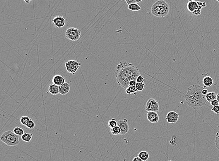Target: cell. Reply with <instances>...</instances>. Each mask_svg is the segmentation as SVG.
Instances as JSON below:
<instances>
[{
  "instance_id": "cell-9",
  "label": "cell",
  "mask_w": 219,
  "mask_h": 161,
  "mask_svg": "<svg viewBox=\"0 0 219 161\" xmlns=\"http://www.w3.org/2000/svg\"><path fill=\"white\" fill-rule=\"evenodd\" d=\"M128 122L127 119H124V120H119L117 121V126L121 129V135H125L129 131V127Z\"/></svg>"
},
{
  "instance_id": "cell-27",
  "label": "cell",
  "mask_w": 219,
  "mask_h": 161,
  "mask_svg": "<svg viewBox=\"0 0 219 161\" xmlns=\"http://www.w3.org/2000/svg\"><path fill=\"white\" fill-rule=\"evenodd\" d=\"M26 126L27 128H28V129H34L35 126V122H34L33 120L30 119V120L29 121L28 123H27V124H26Z\"/></svg>"
},
{
  "instance_id": "cell-16",
  "label": "cell",
  "mask_w": 219,
  "mask_h": 161,
  "mask_svg": "<svg viewBox=\"0 0 219 161\" xmlns=\"http://www.w3.org/2000/svg\"><path fill=\"white\" fill-rule=\"evenodd\" d=\"M49 92L53 95H57L59 94V86L54 84H51L49 87Z\"/></svg>"
},
{
  "instance_id": "cell-26",
  "label": "cell",
  "mask_w": 219,
  "mask_h": 161,
  "mask_svg": "<svg viewBox=\"0 0 219 161\" xmlns=\"http://www.w3.org/2000/svg\"><path fill=\"white\" fill-rule=\"evenodd\" d=\"M136 87L138 91H143L145 87V84L144 83H136Z\"/></svg>"
},
{
  "instance_id": "cell-29",
  "label": "cell",
  "mask_w": 219,
  "mask_h": 161,
  "mask_svg": "<svg viewBox=\"0 0 219 161\" xmlns=\"http://www.w3.org/2000/svg\"><path fill=\"white\" fill-rule=\"evenodd\" d=\"M176 136H175V135L172 136V137L171 141H170V143L171 145H172V146H176V145H177V144L176 143Z\"/></svg>"
},
{
  "instance_id": "cell-19",
  "label": "cell",
  "mask_w": 219,
  "mask_h": 161,
  "mask_svg": "<svg viewBox=\"0 0 219 161\" xmlns=\"http://www.w3.org/2000/svg\"><path fill=\"white\" fill-rule=\"evenodd\" d=\"M32 134L27 133H25L23 135L21 136L22 140L25 141L27 143H30L31 141V140L32 138Z\"/></svg>"
},
{
  "instance_id": "cell-11",
  "label": "cell",
  "mask_w": 219,
  "mask_h": 161,
  "mask_svg": "<svg viewBox=\"0 0 219 161\" xmlns=\"http://www.w3.org/2000/svg\"><path fill=\"white\" fill-rule=\"evenodd\" d=\"M179 114L172 111L167 113L165 119L168 123H175L179 120Z\"/></svg>"
},
{
  "instance_id": "cell-10",
  "label": "cell",
  "mask_w": 219,
  "mask_h": 161,
  "mask_svg": "<svg viewBox=\"0 0 219 161\" xmlns=\"http://www.w3.org/2000/svg\"><path fill=\"white\" fill-rule=\"evenodd\" d=\"M52 23L56 28H61L66 25V20L63 16H57L52 19Z\"/></svg>"
},
{
  "instance_id": "cell-2",
  "label": "cell",
  "mask_w": 219,
  "mask_h": 161,
  "mask_svg": "<svg viewBox=\"0 0 219 161\" xmlns=\"http://www.w3.org/2000/svg\"><path fill=\"white\" fill-rule=\"evenodd\" d=\"M205 87L198 84L191 85L188 88L187 92L184 97L189 107L196 109L205 105L207 100L206 96L202 93Z\"/></svg>"
},
{
  "instance_id": "cell-17",
  "label": "cell",
  "mask_w": 219,
  "mask_h": 161,
  "mask_svg": "<svg viewBox=\"0 0 219 161\" xmlns=\"http://www.w3.org/2000/svg\"><path fill=\"white\" fill-rule=\"evenodd\" d=\"M216 95L217 94H216L215 92H209L206 96V100L208 102H212L214 100L216 99Z\"/></svg>"
},
{
  "instance_id": "cell-20",
  "label": "cell",
  "mask_w": 219,
  "mask_h": 161,
  "mask_svg": "<svg viewBox=\"0 0 219 161\" xmlns=\"http://www.w3.org/2000/svg\"><path fill=\"white\" fill-rule=\"evenodd\" d=\"M138 156L143 161H146L149 159V154L146 151H142L138 154Z\"/></svg>"
},
{
  "instance_id": "cell-21",
  "label": "cell",
  "mask_w": 219,
  "mask_h": 161,
  "mask_svg": "<svg viewBox=\"0 0 219 161\" xmlns=\"http://www.w3.org/2000/svg\"><path fill=\"white\" fill-rule=\"evenodd\" d=\"M13 132L19 136H22L23 135L24 133V130L22 128L19 127H16V128H14L13 130Z\"/></svg>"
},
{
  "instance_id": "cell-22",
  "label": "cell",
  "mask_w": 219,
  "mask_h": 161,
  "mask_svg": "<svg viewBox=\"0 0 219 161\" xmlns=\"http://www.w3.org/2000/svg\"><path fill=\"white\" fill-rule=\"evenodd\" d=\"M137 91H138V90H137L136 86H129V87L127 88L126 90V93L128 94L135 93L137 92Z\"/></svg>"
},
{
  "instance_id": "cell-13",
  "label": "cell",
  "mask_w": 219,
  "mask_h": 161,
  "mask_svg": "<svg viewBox=\"0 0 219 161\" xmlns=\"http://www.w3.org/2000/svg\"><path fill=\"white\" fill-rule=\"evenodd\" d=\"M59 94L63 96H65L69 93L70 90L71 86L68 83H65L62 85L59 86Z\"/></svg>"
},
{
  "instance_id": "cell-40",
  "label": "cell",
  "mask_w": 219,
  "mask_h": 161,
  "mask_svg": "<svg viewBox=\"0 0 219 161\" xmlns=\"http://www.w3.org/2000/svg\"><path fill=\"white\" fill-rule=\"evenodd\" d=\"M120 1H125L126 0H120Z\"/></svg>"
},
{
  "instance_id": "cell-36",
  "label": "cell",
  "mask_w": 219,
  "mask_h": 161,
  "mask_svg": "<svg viewBox=\"0 0 219 161\" xmlns=\"http://www.w3.org/2000/svg\"><path fill=\"white\" fill-rule=\"evenodd\" d=\"M202 93L203 94H204L205 96H206L207 94L208 93V90L206 89H203V90H202Z\"/></svg>"
},
{
  "instance_id": "cell-34",
  "label": "cell",
  "mask_w": 219,
  "mask_h": 161,
  "mask_svg": "<svg viewBox=\"0 0 219 161\" xmlns=\"http://www.w3.org/2000/svg\"><path fill=\"white\" fill-rule=\"evenodd\" d=\"M125 1H126V3H127L128 5L130 4L136 3V1L135 0H126Z\"/></svg>"
},
{
  "instance_id": "cell-37",
  "label": "cell",
  "mask_w": 219,
  "mask_h": 161,
  "mask_svg": "<svg viewBox=\"0 0 219 161\" xmlns=\"http://www.w3.org/2000/svg\"><path fill=\"white\" fill-rule=\"evenodd\" d=\"M26 3V4H30V2H31V1H32V0H23Z\"/></svg>"
},
{
  "instance_id": "cell-6",
  "label": "cell",
  "mask_w": 219,
  "mask_h": 161,
  "mask_svg": "<svg viewBox=\"0 0 219 161\" xmlns=\"http://www.w3.org/2000/svg\"><path fill=\"white\" fill-rule=\"evenodd\" d=\"M81 36V30L77 28H69L66 30V37L70 40L72 41H78L80 39Z\"/></svg>"
},
{
  "instance_id": "cell-4",
  "label": "cell",
  "mask_w": 219,
  "mask_h": 161,
  "mask_svg": "<svg viewBox=\"0 0 219 161\" xmlns=\"http://www.w3.org/2000/svg\"><path fill=\"white\" fill-rule=\"evenodd\" d=\"M1 140L7 146H15L20 143L19 136L11 131H5L2 134Z\"/></svg>"
},
{
  "instance_id": "cell-14",
  "label": "cell",
  "mask_w": 219,
  "mask_h": 161,
  "mask_svg": "<svg viewBox=\"0 0 219 161\" xmlns=\"http://www.w3.org/2000/svg\"><path fill=\"white\" fill-rule=\"evenodd\" d=\"M52 83L53 84L58 85L59 86L62 85L66 83L65 77L60 75H56L53 76L52 78Z\"/></svg>"
},
{
  "instance_id": "cell-5",
  "label": "cell",
  "mask_w": 219,
  "mask_h": 161,
  "mask_svg": "<svg viewBox=\"0 0 219 161\" xmlns=\"http://www.w3.org/2000/svg\"><path fill=\"white\" fill-rule=\"evenodd\" d=\"M205 2L196 1L195 0H189L187 4V9L194 15H199L201 14L202 8L206 7Z\"/></svg>"
},
{
  "instance_id": "cell-23",
  "label": "cell",
  "mask_w": 219,
  "mask_h": 161,
  "mask_svg": "<svg viewBox=\"0 0 219 161\" xmlns=\"http://www.w3.org/2000/svg\"><path fill=\"white\" fill-rule=\"evenodd\" d=\"M111 132L113 135H117L121 134V129L118 126L111 129Z\"/></svg>"
},
{
  "instance_id": "cell-39",
  "label": "cell",
  "mask_w": 219,
  "mask_h": 161,
  "mask_svg": "<svg viewBox=\"0 0 219 161\" xmlns=\"http://www.w3.org/2000/svg\"><path fill=\"white\" fill-rule=\"evenodd\" d=\"M216 99L218 100V102H219V93H218V94H217V95H216Z\"/></svg>"
},
{
  "instance_id": "cell-7",
  "label": "cell",
  "mask_w": 219,
  "mask_h": 161,
  "mask_svg": "<svg viewBox=\"0 0 219 161\" xmlns=\"http://www.w3.org/2000/svg\"><path fill=\"white\" fill-rule=\"evenodd\" d=\"M81 62L75 60H69L65 63V66L67 71L71 74L74 75L81 66Z\"/></svg>"
},
{
  "instance_id": "cell-41",
  "label": "cell",
  "mask_w": 219,
  "mask_h": 161,
  "mask_svg": "<svg viewBox=\"0 0 219 161\" xmlns=\"http://www.w3.org/2000/svg\"><path fill=\"white\" fill-rule=\"evenodd\" d=\"M216 1H217L218 2H219V0H216Z\"/></svg>"
},
{
  "instance_id": "cell-3",
  "label": "cell",
  "mask_w": 219,
  "mask_h": 161,
  "mask_svg": "<svg viewBox=\"0 0 219 161\" xmlns=\"http://www.w3.org/2000/svg\"><path fill=\"white\" fill-rule=\"evenodd\" d=\"M169 11V5L164 0H158L155 2L151 8L152 15L158 18L166 16L168 15Z\"/></svg>"
},
{
  "instance_id": "cell-42",
  "label": "cell",
  "mask_w": 219,
  "mask_h": 161,
  "mask_svg": "<svg viewBox=\"0 0 219 161\" xmlns=\"http://www.w3.org/2000/svg\"></svg>"
},
{
  "instance_id": "cell-15",
  "label": "cell",
  "mask_w": 219,
  "mask_h": 161,
  "mask_svg": "<svg viewBox=\"0 0 219 161\" xmlns=\"http://www.w3.org/2000/svg\"><path fill=\"white\" fill-rule=\"evenodd\" d=\"M206 75H202L204 76V77L203 79V80H202V83L203 84H204V87H210L213 84V78L210 76H207L206 75Z\"/></svg>"
},
{
  "instance_id": "cell-8",
  "label": "cell",
  "mask_w": 219,
  "mask_h": 161,
  "mask_svg": "<svg viewBox=\"0 0 219 161\" xmlns=\"http://www.w3.org/2000/svg\"><path fill=\"white\" fill-rule=\"evenodd\" d=\"M146 109L147 112H158L159 111L158 102L154 98H150L146 104Z\"/></svg>"
},
{
  "instance_id": "cell-24",
  "label": "cell",
  "mask_w": 219,
  "mask_h": 161,
  "mask_svg": "<svg viewBox=\"0 0 219 161\" xmlns=\"http://www.w3.org/2000/svg\"><path fill=\"white\" fill-rule=\"evenodd\" d=\"M30 120V118L28 116H22L20 118V122L23 125L26 126L29 121Z\"/></svg>"
},
{
  "instance_id": "cell-38",
  "label": "cell",
  "mask_w": 219,
  "mask_h": 161,
  "mask_svg": "<svg viewBox=\"0 0 219 161\" xmlns=\"http://www.w3.org/2000/svg\"><path fill=\"white\" fill-rule=\"evenodd\" d=\"M136 1V3L137 4V3H139V2H141L143 0H135Z\"/></svg>"
},
{
  "instance_id": "cell-35",
  "label": "cell",
  "mask_w": 219,
  "mask_h": 161,
  "mask_svg": "<svg viewBox=\"0 0 219 161\" xmlns=\"http://www.w3.org/2000/svg\"><path fill=\"white\" fill-rule=\"evenodd\" d=\"M132 161H143L139 157H135L134 159H133Z\"/></svg>"
},
{
  "instance_id": "cell-33",
  "label": "cell",
  "mask_w": 219,
  "mask_h": 161,
  "mask_svg": "<svg viewBox=\"0 0 219 161\" xmlns=\"http://www.w3.org/2000/svg\"><path fill=\"white\" fill-rule=\"evenodd\" d=\"M136 84V80H131L129 82V86H135Z\"/></svg>"
},
{
  "instance_id": "cell-30",
  "label": "cell",
  "mask_w": 219,
  "mask_h": 161,
  "mask_svg": "<svg viewBox=\"0 0 219 161\" xmlns=\"http://www.w3.org/2000/svg\"><path fill=\"white\" fill-rule=\"evenodd\" d=\"M144 78L143 76L139 75L136 80V83H144Z\"/></svg>"
},
{
  "instance_id": "cell-25",
  "label": "cell",
  "mask_w": 219,
  "mask_h": 161,
  "mask_svg": "<svg viewBox=\"0 0 219 161\" xmlns=\"http://www.w3.org/2000/svg\"><path fill=\"white\" fill-rule=\"evenodd\" d=\"M108 126L111 129L114 128L115 126H117V122L116 121L115 119H112L108 122Z\"/></svg>"
},
{
  "instance_id": "cell-18",
  "label": "cell",
  "mask_w": 219,
  "mask_h": 161,
  "mask_svg": "<svg viewBox=\"0 0 219 161\" xmlns=\"http://www.w3.org/2000/svg\"><path fill=\"white\" fill-rule=\"evenodd\" d=\"M128 8L130 10L133 11H138L141 9L140 6L136 3H134V4L129 5Z\"/></svg>"
},
{
  "instance_id": "cell-1",
  "label": "cell",
  "mask_w": 219,
  "mask_h": 161,
  "mask_svg": "<svg viewBox=\"0 0 219 161\" xmlns=\"http://www.w3.org/2000/svg\"><path fill=\"white\" fill-rule=\"evenodd\" d=\"M115 75L118 84L123 88L127 89L129 87V82L136 80L140 74L137 67L124 60L117 66Z\"/></svg>"
},
{
  "instance_id": "cell-12",
  "label": "cell",
  "mask_w": 219,
  "mask_h": 161,
  "mask_svg": "<svg viewBox=\"0 0 219 161\" xmlns=\"http://www.w3.org/2000/svg\"><path fill=\"white\" fill-rule=\"evenodd\" d=\"M147 118L148 121L152 123H157L159 120V116L156 112H147Z\"/></svg>"
},
{
  "instance_id": "cell-28",
  "label": "cell",
  "mask_w": 219,
  "mask_h": 161,
  "mask_svg": "<svg viewBox=\"0 0 219 161\" xmlns=\"http://www.w3.org/2000/svg\"><path fill=\"white\" fill-rule=\"evenodd\" d=\"M215 147L219 151V130L216 134L215 139Z\"/></svg>"
},
{
  "instance_id": "cell-32",
  "label": "cell",
  "mask_w": 219,
  "mask_h": 161,
  "mask_svg": "<svg viewBox=\"0 0 219 161\" xmlns=\"http://www.w3.org/2000/svg\"><path fill=\"white\" fill-rule=\"evenodd\" d=\"M210 104L212 105L213 106H217V105H219V103L217 99H215V100L213 101L212 102H210Z\"/></svg>"
},
{
  "instance_id": "cell-31",
  "label": "cell",
  "mask_w": 219,
  "mask_h": 161,
  "mask_svg": "<svg viewBox=\"0 0 219 161\" xmlns=\"http://www.w3.org/2000/svg\"><path fill=\"white\" fill-rule=\"evenodd\" d=\"M211 111H212L214 112L215 114H219V105L213 106Z\"/></svg>"
}]
</instances>
